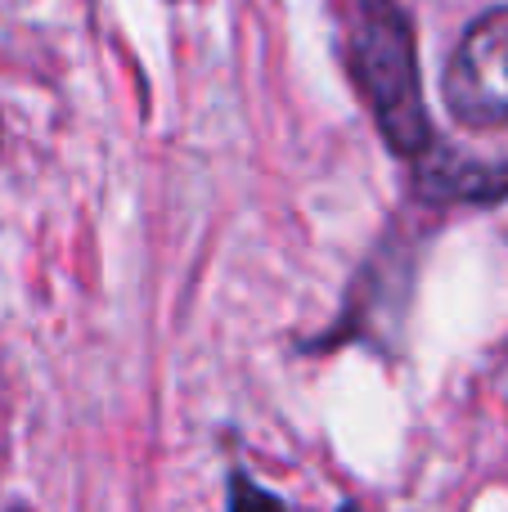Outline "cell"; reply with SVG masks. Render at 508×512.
<instances>
[{"label":"cell","mask_w":508,"mask_h":512,"mask_svg":"<svg viewBox=\"0 0 508 512\" xmlns=\"http://www.w3.org/2000/svg\"><path fill=\"white\" fill-rule=\"evenodd\" d=\"M351 59H356V81L374 108L378 131L387 135L396 153L419 158L432 149V126L423 108V81H419V54H414L410 18L392 0H365L360 23L351 36Z\"/></svg>","instance_id":"1"},{"label":"cell","mask_w":508,"mask_h":512,"mask_svg":"<svg viewBox=\"0 0 508 512\" xmlns=\"http://www.w3.org/2000/svg\"><path fill=\"white\" fill-rule=\"evenodd\" d=\"M446 108L459 126H508V5L482 14L446 63Z\"/></svg>","instance_id":"2"},{"label":"cell","mask_w":508,"mask_h":512,"mask_svg":"<svg viewBox=\"0 0 508 512\" xmlns=\"http://www.w3.org/2000/svg\"><path fill=\"white\" fill-rule=\"evenodd\" d=\"M234 508H239V512H279L275 499L261 495V490H248L243 481H239V504H234Z\"/></svg>","instance_id":"3"}]
</instances>
